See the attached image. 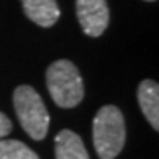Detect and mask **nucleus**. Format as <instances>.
<instances>
[{
	"mask_svg": "<svg viewBox=\"0 0 159 159\" xmlns=\"http://www.w3.org/2000/svg\"><path fill=\"white\" fill-rule=\"evenodd\" d=\"M125 119L119 107L102 106L93 120V143L101 159H114L125 144Z\"/></svg>",
	"mask_w": 159,
	"mask_h": 159,
	"instance_id": "f257e3e1",
	"label": "nucleus"
},
{
	"mask_svg": "<svg viewBox=\"0 0 159 159\" xmlns=\"http://www.w3.org/2000/svg\"><path fill=\"white\" fill-rule=\"evenodd\" d=\"M46 84L50 98L62 109L76 107L84 98V84L80 70L67 59L55 60L47 67Z\"/></svg>",
	"mask_w": 159,
	"mask_h": 159,
	"instance_id": "f03ea898",
	"label": "nucleus"
},
{
	"mask_svg": "<svg viewBox=\"0 0 159 159\" xmlns=\"http://www.w3.org/2000/svg\"><path fill=\"white\" fill-rule=\"evenodd\" d=\"M13 106L21 128L33 140H44L49 132L50 115L39 93L30 84H21L13 91Z\"/></svg>",
	"mask_w": 159,
	"mask_h": 159,
	"instance_id": "7ed1b4c3",
	"label": "nucleus"
},
{
	"mask_svg": "<svg viewBox=\"0 0 159 159\" xmlns=\"http://www.w3.org/2000/svg\"><path fill=\"white\" fill-rule=\"evenodd\" d=\"M76 16L86 36L99 38L109 26V5L106 0H76Z\"/></svg>",
	"mask_w": 159,
	"mask_h": 159,
	"instance_id": "20e7f679",
	"label": "nucleus"
},
{
	"mask_svg": "<svg viewBox=\"0 0 159 159\" xmlns=\"http://www.w3.org/2000/svg\"><path fill=\"white\" fill-rule=\"evenodd\" d=\"M25 15L33 23L42 28H50L60 18V8L57 0H21Z\"/></svg>",
	"mask_w": 159,
	"mask_h": 159,
	"instance_id": "39448f33",
	"label": "nucleus"
},
{
	"mask_svg": "<svg viewBox=\"0 0 159 159\" xmlns=\"http://www.w3.org/2000/svg\"><path fill=\"white\" fill-rule=\"evenodd\" d=\"M143 115L156 132L159 130V84L154 80H143L136 91Z\"/></svg>",
	"mask_w": 159,
	"mask_h": 159,
	"instance_id": "423d86ee",
	"label": "nucleus"
},
{
	"mask_svg": "<svg viewBox=\"0 0 159 159\" xmlns=\"http://www.w3.org/2000/svg\"><path fill=\"white\" fill-rule=\"evenodd\" d=\"M55 159H89L81 136L65 128L55 136Z\"/></svg>",
	"mask_w": 159,
	"mask_h": 159,
	"instance_id": "0eeeda50",
	"label": "nucleus"
},
{
	"mask_svg": "<svg viewBox=\"0 0 159 159\" xmlns=\"http://www.w3.org/2000/svg\"><path fill=\"white\" fill-rule=\"evenodd\" d=\"M0 159H39V156L18 140L0 138Z\"/></svg>",
	"mask_w": 159,
	"mask_h": 159,
	"instance_id": "6e6552de",
	"label": "nucleus"
},
{
	"mask_svg": "<svg viewBox=\"0 0 159 159\" xmlns=\"http://www.w3.org/2000/svg\"><path fill=\"white\" fill-rule=\"evenodd\" d=\"M11 130H13V124L10 122V119L3 112H0V138H5L7 135H10Z\"/></svg>",
	"mask_w": 159,
	"mask_h": 159,
	"instance_id": "1a4fd4ad",
	"label": "nucleus"
},
{
	"mask_svg": "<svg viewBox=\"0 0 159 159\" xmlns=\"http://www.w3.org/2000/svg\"><path fill=\"white\" fill-rule=\"evenodd\" d=\"M146 2H154V0H146Z\"/></svg>",
	"mask_w": 159,
	"mask_h": 159,
	"instance_id": "9d476101",
	"label": "nucleus"
}]
</instances>
